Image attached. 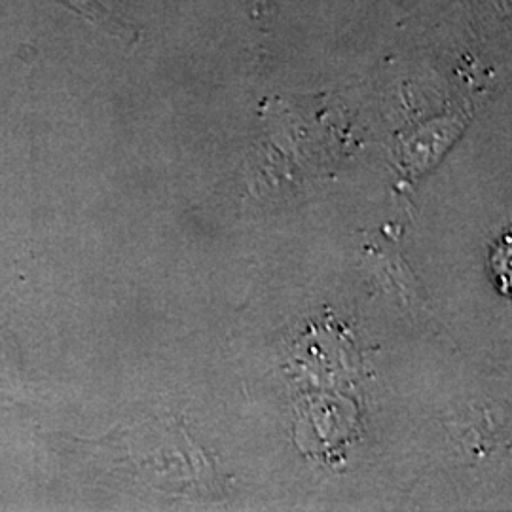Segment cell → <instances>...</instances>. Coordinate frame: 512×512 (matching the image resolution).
Segmentation results:
<instances>
[{
	"label": "cell",
	"instance_id": "cell-1",
	"mask_svg": "<svg viewBox=\"0 0 512 512\" xmlns=\"http://www.w3.org/2000/svg\"><path fill=\"white\" fill-rule=\"evenodd\" d=\"M57 2H61L65 8L73 10L78 16L88 19L93 25L105 29L114 37L124 38V40L139 38V33L129 23L110 14L99 0H57Z\"/></svg>",
	"mask_w": 512,
	"mask_h": 512
},
{
	"label": "cell",
	"instance_id": "cell-2",
	"mask_svg": "<svg viewBox=\"0 0 512 512\" xmlns=\"http://www.w3.org/2000/svg\"><path fill=\"white\" fill-rule=\"evenodd\" d=\"M277 4L279 0H251V12L253 18L260 21V27L268 31L274 23L275 14H277Z\"/></svg>",
	"mask_w": 512,
	"mask_h": 512
}]
</instances>
